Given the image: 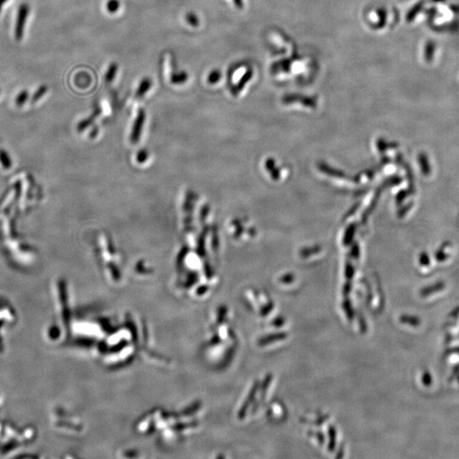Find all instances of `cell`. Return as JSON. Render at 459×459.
Masks as SVG:
<instances>
[{
  "instance_id": "obj_1",
  "label": "cell",
  "mask_w": 459,
  "mask_h": 459,
  "mask_svg": "<svg viewBox=\"0 0 459 459\" xmlns=\"http://www.w3.org/2000/svg\"><path fill=\"white\" fill-rule=\"evenodd\" d=\"M18 321L15 307L6 298L0 297V354L6 348V337Z\"/></svg>"
},
{
  "instance_id": "obj_2",
  "label": "cell",
  "mask_w": 459,
  "mask_h": 459,
  "mask_svg": "<svg viewBox=\"0 0 459 459\" xmlns=\"http://www.w3.org/2000/svg\"><path fill=\"white\" fill-rule=\"evenodd\" d=\"M288 333H277L270 334V335L259 338V341H258V345L259 346H267V345H270V343H274L276 341L283 340V339L288 338Z\"/></svg>"
},
{
  "instance_id": "obj_3",
  "label": "cell",
  "mask_w": 459,
  "mask_h": 459,
  "mask_svg": "<svg viewBox=\"0 0 459 459\" xmlns=\"http://www.w3.org/2000/svg\"><path fill=\"white\" fill-rule=\"evenodd\" d=\"M151 80L150 79H147L145 78L144 80L140 82L139 87H138L137 92H136V96L137 97H142L143 95H145V93L147 92L148 90H150V87H151Z\"/></svg>"
},
{
  "instance_id": "obj_4",
  "label": "cell",
  "mask_w": 459,
  "mask_h": 459,
  "mask_svg": "<svg viewBox=\"0 0 459 459\" xmlns=\"http://www.w3.org/2000/svg\"><path fill=\"white\" fill-rule=\"evenodd\" d=\"M0 163L5 169H10L12 166L11 157L9 156L8 152H6L2 148H0Z\"/></svg>"
},
{
  "instance_id": "obj_5",
  "label": "cell",
  "mask_w": 459,
  "mask_h": 459,
  "mask_svg": "<svg viewBox=\"0 0 459 459\" xmlns=\"http://www.w3.org/2000/svg\"><path fill=\"white\" fill-rule=\"evenodd\" d=\"M188 79V75L185 71L173 74L171 76V82L174 85H180L185 83Z\"/></svg>"
},
{
  "instance_id": "obj_6",
  "label": "cell",
  "mask_w": 459,
  "mask_h": 459,
  "mask_svg": "<svg viewBox=\"0 0 459 459\" xmlns=\"http://www.w3.org/2000/svg\"><path fill=\"white\" fill-rule=\"evenodd\" d=\"M328 434H329L330 441H329V446H328V450L330 451H333L335 448L336 446V430L335 428L333 427V426H330L329 430H328Z\"/></svg>"
},
{
  "instance_id": "obj_7",
  "label": "cell",
  "mask_w": 459,
  "mask_h": 459,
  "mask_svg": "<svg viewBox=\"0 0 459 459\" xmlns=\"http://www.w3.org/2000/svg\"><path fill=\"white\" fill-rule=\"evenodd\" d=\"M117 71H118V65L115 63L111 64L106 74V82L110 83L114 80V78L116 76Z\"/></svg>"
},
{
  "instance_id": "obj_8",
  "label": "cell",
  "mask_w": 459,
  "mask_h": 459,
  "mask_svg": "<svg viewBox=\"0 0 459 459\" xmlns=\"http://www.w3.org/2000/svg\"><path fill=\"white\" fill-rule=\"evenodd\" d=\"M220 78H221L220 71H218V70H214V71H212L209 73V76H208V82L209 84H211V85H214V84L219 82V80H220Z\"/></svg>"
},
{
  "instance_id": "obj_9",
  "label": "cell",
  "mask_w": 459,
  "mask_h": 459,
  "mask_svg": "<svg viewBox=\"0 0 459 459\" xmlns=\"http://www.w3.org/2000/svg\"><path fill=\"white\" fill-rule=\"evenodd\" d=\"M343 308L346 312V315H347V317L350 321L353 319L354 318V311L352 310V306H351V302L349 299H345L343 303Z\"/></svg>"
},
{
  "instance_id": "obj_10",
  "label": "cell",
  "mask_w": 459,
  "mask_h": 459,
  "mask_svg": "<svg viewBox=\"0 0 459 459\" xmlns=\"http://www.w3.org/2000/svg\"><path fill=\"white\" fill-rule=\"evenodd\" d=\"M119 7H120V3H119V0H109L106 4V10L110 13H115L119 11Z\"/></svg>"
},
{
  "instance_id": "obj_11",
  "label": "cell",
  "mask_w": 459,
  "mask_h": 459,
  "mask_svg": "<svg viewBox=\"0 0 459 459\" xmlns=\"http://www.w3.org/2000/svg\"><path fill=\"white\" fill-rule=\"evenodd\" d=\"M186 21H187L189 25L193 26V27H198V25H199V19H198V16H196L195 14H187Z\"/></svg>"
},
{
  "instance_id": "obj_12",
  "label": "cell",
  "mask_w": 459,
  "mask_h": 459,
  "mask_svg": "<svg viewBox=\"0 0 459 459\" xmlns=\"http://www.w3.org/2000/svg\"><path fill=\"white\" fill-rule=\"evenodd\" d=\"M272 376L271 375H268L266 378L264 380V385H263V387H262L261 391V397L263 398L264 396V394L266 393L267 389L269 387L270 382L272 381Z\"/></svg>"
},
{
  "instance_id": "obj_13",
  "label": "cell",
  "mask_w": 459,
  "mask_h": 459,
  "mask_svg": "<svg viewBox=\"0 0 459 459\" xmlns=\"http://www.w3.org/2000/svg\"><path fill=\"white\" fill-rule=\"evenodd\" d=\"M250 72H248V73L243 76V79L240 80V82L238 83V85H237V90H241V89L243 87V85H245L246 82H247L248 79L250 78Z\"/></svg>"
},
{
  "instance_id": "obj_14",
  "label": "cell",
  "mask_w": 459,
  "mask_h": 459,
  "mask_svg": "<svg viewBox=\"0 0 459 459\" xmlns=\"http://www.w3.org/2000/svg\"><path fill=\"white\" fill-rule=\"evenodd\" d=\"M26 95H26V93H21V94L19 95L18 97H17V100H16V102H17V105H18V106H21V105L24 103V101L26 100V99H25Z\"/></svg>"
},
{
  "instance_id": "obj_15",
  "label": "cell",
  "mask_w": 459,
  "mask_h": 459,
  "mask_svg": "<svg viewBox=\"0 0 459 459\" xmlns=\"http://www.w3.org/2000/svg\"><path fill=\"white\" fill-rule=\"evenodd\" d=\"M283 323H284V319L282 317H278L275 320L274 322H272V325L275 327H281V326H283Z\"/></svg>"
}]
</instances>
